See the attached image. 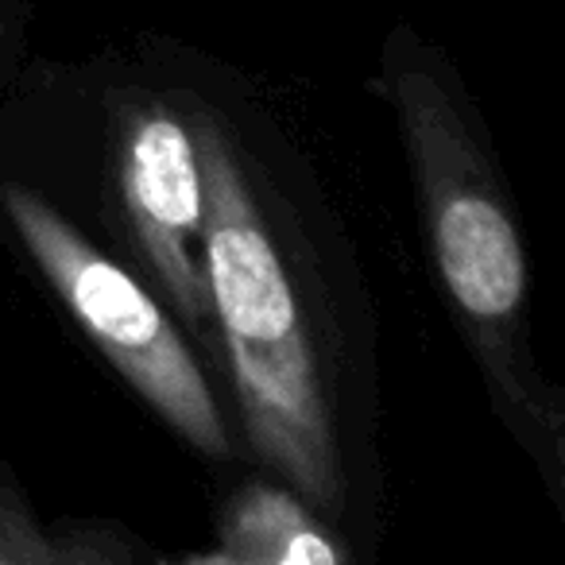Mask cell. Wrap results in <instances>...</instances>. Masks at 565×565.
<instances>
[{
  "label": "cell",
  "mask_w": 565,
  "mask_h": 565,
  "mask_svg": "<svg viewBox=\"0 0 565 565\" xmlns=\"http://www.w3.org/2000/svg\"><path fill=\"white\" fill-rule=\"evenodd\" d=\"M213 550L190 562L217 565H341L353 562V542L310 500L275 477L244 480L225 500Z\"/></svg>",
  "instance_id": "obj_5"
},
{
  "label": "cell",
  "mask_w": 565,
  "mask_h": 565,
  "mask_svg": "<svg viewBox=\"0 0 565 565\" xmlns=\"http://www.w3.org/2000/svg\"><path fill=\"white\" fill-rule=\"evenodd\" d=\"M4 40H9V24H4V17H0V47H4Z\"/></svg>",
  "instance_id": "obj_7"
},
{
  "label": "cell",
  "mask_w": 565,
  "mask_h": 565,
  "mask_svg": "<svg viewBox=\"0 0 565 565\" xmlns=\"http://www.w3.org/2000/svg\"><path fill=\"white\" fill-rule=\"evenodd\" d=\"M0 205L32 264L51 282L78 330L128 387L210 461H233L236 446L210 376L174 315L117 256L94 244L58 205L24 182H4Z\"/></svg>",
  "instance_id": "obj_3"
},
{
  "label": "cell",
  "mask_w": 565,
  "mask_h": 565,
  "mask_svg": "<svg viewBox=\"0 0 565 565\" xmlns=\"http://www.w3.org/2000/svg\"><path fill=\"white\" fill-rule=\"evenodd\" d=\"M156 550L109 519H40L35 503L0 465V565H136Z\"/></svg>",
  "instance_id": "obj_6"
},
{
  "label": "cell",
  "mask_w": 565,
  "mask_h": 565,
  "mask_svg": "<svg viewBox=\"0 0 565 565\" xmlns=\"http://www.w3.org/2000/svg\"><path fill=\"white\" fill-rule=\"evenodd\" d=\"M186 113L205 186L213 326L244 441L267 477L345 523L356 465L341 353L315 267L233 120L202 102H190Z\"/></svg>",
  "instance_id": "obj_1"
},
{
  "label": "cell",
  "mask_w": 565,
  "mask_h": 565,
  "mask_svg": "<svg viewBox=\"0 0 565 565\" xmlns=\"http://www.w3.org/2000/svg\"><path fill=\"white\" fill-rule=\"evenodd\" d=\"M372 89L395 117L441 299L495 418L565 508V395L534 356L526 248L484 117L415 28L384 40Z\"/></svg>",
  "instance_id": "obj_2"
},
{
  "label": "cell",
  "mask_w": 565,
  "mask_h": 565,
  "mask_svg": "<svg viewBox=\"0 0 565 565\" xmlns=\"http://www.w3.org/2000/svg\"><path fill=\"white\" fill-rule=\"evenodd\" d=\"M113 159L128 236L143 267L198 349L221 361L205 275V186L190 113L167 97H120L113 109Z\"/></svg>",
  "instance_id": "obj_4"
}]
</instances>
